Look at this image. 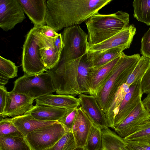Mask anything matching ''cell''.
I'll return each mask as SVG.
<instances>
[{
    "mask_svg": "<svg viewBox=\"0 0 150 150\" xmlns=\"http://www.w3.org/2000/svg\"><path fill=\"white\" fill-rule=\"evenodd\" d=\"M112 0H48L47 25L56 32L86 21Z\"/></svg>",
    "mask_w": 150,
    "mask_h": 150,
    "instance_id": "6da1fadb",
    "label": "cell"
},
{
    "mask_svg": "<svg viewBox=\"0 0 150 150\" xmlns=\"http://www.w3.org/2000/svg\"><path fill=\"white\" fill-rule=\"evenodd\" d=\"M141 56L139 54L127 55L122 52L111 74L94 96L102 110L107 112L119 88L125 83Z\"/></svg>",
    "mask_w": 150,
    "mask_h": 150,
    "instance_id": "7a4b0ae2",
    "label": "cell"
},
{
    "mask_svg": "<svg viewBox=\"0 0 150 150\" xmlns=\"http://www.w3.org/2000/svg\"><path fill=\"white\" fill-rule=\"evenodd\" d=\"M129 15L118 11L110 14L98 13L85 22L88 33V46L100 43L114 35L129 25Z\"/></svg>",
    "mask_w": 150,
    "mask_h": 150,
    "instance_id": "3957f363",
    "label": "cell"
},
{
    "mask_svg": "<svg viewBox=\"0 0 150 150\" xmlns=\"http://www.w3.org/2000/svg\"><path fill=\"white\" fill-rule=\"evenodd\" d=\"M43 26H34L26 35L23 45L22 66L24 74H39L47 70L41 61L39 50L54 45L56 38L48 37L42 32Z\"/></svg>",
    "mask_w": 150,
    "mask_h": 150,
    "instance_id": "277c9868",
    "label": "cell"
},
{
    "mask_svg": "<svg viewBox=\"0 0 150 150\" xmlns=\"http://www.w3.org/2000/svg\"><path fill=\"white\" fill-rule=\"evenodd\" d=\"M82 57L69 61L59 62L53 68L46 71L51 77L56 94H82L77 81L78 67Z\"/></svg>",
    "mask_w": 150,
    "mask_h": 150,
    "instance_id": "5b68a950",
    "label": "cell"
},
{
    "mask_svg": "<svg viewBox=\"0 0 150 150\" xmlns=\"http://www.w3.org/2000/svg\"><path fill=\"white\" fill-rule=\"evenodd\" d=\"M35 99L55 92L50 76L46 72L35 75L24 74L14 82L11 91Z\"/></svg>",
    "mask_w": 150,
    "mask_h": 150,
    "instance_id": "8992f818",
    "label": "cell"
},
{
    "mask_svg": "<svg viewBox=\"0 0 150 150\" xmlns=\"http://www.w3.org/2000/svg\"><path fill=\"white\" fill-rule=\"evenodd\" d=\"M62 35L64 47L59 62L74 60L86 54L88 35L79 25L64 28Z\"/></svg>",
    "mask_w": 150,
    "mask_h": 150,
    "instance_id": "52a82bcc",
    "label": "cell"
},
{
    "mask_svg": "<svg viewBox=\"0 0 150 150\" xmlns=\"http://www.w3.org/2000/svg\"><path fill=\"white\" fill-rule=\"evenodd\" d=\"M66 132L58 122L36 129L25 138L32 150H45L54 145Z\"/></svg>",
    "mask_w": 150,
    "mask_h": 150,
    "instance_id": "ba28073f",
    "label": "cell"
},
{
    "mask_svg": "<svg viewBox=\"0 0 150 150\" xmlns=\"http://www.w3.org/2000/svg\"><path fill=\"white\" fill-rule=\"evenodd\" d=\"M25 18L18 0H0V27L4 31L12 30Z\"/></svg>",
    "mask_w": 150,
    "mask_h": 150,
    "instance_id": "9c48e42d",
    "label": "cell"
},
{
    "mask_svg": "<svg viewBox=\"0 0 150 150\" xmlns=\"http://www.w3.org/2000/svg\"><path fill=\"white\" fill-rule=\"evenodd\" d=\"M150 117L141 100L114 130L118 135L124 138L136 131Z\"/></svg>",
    "mask_w": 150,
    "mask_h": 150,
    "instance_id": "30bf717a",
    "label": "cell"
},
{
    "mask_svg": "<svg viewBox=\"0 0 150 150\" xmlns=\"http://www.w3.org/2000/svg\"><path fill=\"white\" fill-rule=\"evenodd\" d=\"M34 100L23 94L8 92L5 106L0 116L13 117L24 115L33 107Z\"/></svg>",
    "mask_w": 150,
    "mask_h": 150,
    "instance_id": "8fae6325",
    "label": "cell"
},
{
    "mask_svg": "<svg viewBox=\"0 0 150 150\" xmlns=\"http://www.w3.org/2000/svg\"><path fill=\"white\" fill-rule=\"evenodd\" d=\"M136 29L133 24L110 38L97 44L88 46L87 54L100 52L106 50L123 45L130 46Z\"/></svg>",
    "mask_w": 150,
    "mask_h": 150,
    "instance_id": "7c38bea8",
    "label": "cell"
},
{
    "mask_svg": "<svg viewBox=\"0 0 150 150\" xmlns=\"http://www.w3.org/2000/svg\"><path fill=\"white\" fill-rule=\"evenodd\" d=\"M129 91L125 95L115 115L114 122L115 129L141 101L143 93L141 81L132 83L129 87Z\"/></svg>",
    "mask_w": 150,
    "mask_h": 150,
    "instance_id": "4fadbf2b",
    "label": "cell"
},
{
    "mask_svg": "<svg viewBox=\"0 0 150 150\" xmlns=\"http://www.w3.org/2000/svg\"><path fill=\"white\" fill-rule=\"evenodd\" d=\"M82 109L94 126L101 129L109 127L105 113L94 96L81 94L79 96Z\"/></svg>",
    "mask_w": 150,
    "mask_h": 150,
    "instance_id": "5bb4252c",
    "label": "cell"
},
{
    "mask_svg": "<svg viewBox=\"0 0 150 150\" xmlns=\"http://www.w3.org/2000/svg\"><path fill=\"white\" fill-rule=\"evenodd\" d=\"M121 55L103 65L90 68L88 74L90 95H95L103 85L111 74Z\"/></svg>",
    "mask_w": 150,
    "mask_h": 150,
    "instance_id": "9a60e30c",
    "label": "cell"
},
{
    "mask_svg": "<svg viewBox=\"0 0 150 150\" xmlns=\"http://www.w3.org/2000/svg\"><path fill=\"white\" fill-rule=\"evenodd\" d=\"M24 12L34 26L45 25L47 10L46 0H18Z\"/></svg>",
    "mask_w": 150,
    "mask_h": 150,
    "instance_id": "2e32d148",
    "label": "cell"
},
{
    "mask_svg": "<svg viewBox=\"0 0 150 150\" xmlns=\"http://www.w3.org/2000/svg\"><path fill=\"white\" fill-rule=\"evenodd\" d=\"M93 125L81 107L78 108L71 131L77 147L85 148L88 136Z\"/></svg>",
    "mask_w": 150,
    "mask_h": 150,
    "instance_id": "e0dca14e",
    "label": "cell"
},
{
    "mask_svg": "<svg viewBox=\"0 0 150 150\" xmlns=\"http://www.w3.org/2000/svg\"><path fill=\"white\" fill-rule=\"evenodd\" d=\"M36 104L52 106L69 110L78 108L81 105L79 98L71 95H54L52 94L35 99Z\"/></svg>",
    "mask_w": 150,
    "mask_h": 150,
    "instance_id": "ac0fdd59",
    "label": "cell"
},
{
    "mask_svg": "<svg viewBox=\"0 0 150 150\" xmlns=\"http://www.w3.org/2000/svg\"><path fill=\"white\" fill-rule=\"evenodd\" d=\"M24 138L30 132L39 128L55 123L58 121H45L37 120L29 114L8 118Z\"/></svg>",
    "mask_w": 150,
    "mask_h": 150,
    "instance_id": "d6986e66",
    "label": "cell"
},
{
    "mask_svg": "<svg viewBox=\"0 0 150 150\" xmlns=\"http://www.w3.org/2000/svg\"><path fill=\"white\" fill-rule=\"evenodd\" d=\"M67 110L51 106L36 104L25 114L35 119L45 121H58L66 114Z\"/></svg>",
    "mask_w": 150,
    "mask_h": 150,
    "instance_id": "ffe728a7",
    "label": "cell"
},
{
    "mask_svg": "<svg viewBox=\"0 0 150 150\" xmlns=\"http://www.w3.org/2000/svg\"><path fill=\"white\" fill-rule=\"evenodd\" d=\"M130 47L128 45H121L100 52L86 54L87 59L91 67H99L120 56L124 50Z\"/></svg>",
    "mask_w": 150,
    "mask_h": 150,
    "instance_id": "44dd1931",
    "label": "cell"
},
{
    "mask_svg": "<svg viewBox=\"0 0 150 150\" xmlns=\"http://www.w3.org/2000/svg\"><path fill=\"white\" fill-rule=\"evenodd\" d=\"M102 143L104 150H130L126 146L123 138L108 128L102 130Z\"/></svg>",
    "mask_w": 150,
    "mask_h": 150,
    "instance_id": "7402d4cb",
    "label": "cell"
},
{
    "mask_svg": "<svg viewBox=\"0 0 150 150\" xmlns=\"http://www.w3.org/2000/svg\"><path fill=\"white\" fill-rule=\"evenodd\" d=\"M0 150H32L22 135L0 136Z\"/></svg>",
    "mask_w": 150,
    "mask_h": 150,
    "instance_id": "603a6c76",
    "label": "cell"
},
{
    "mask_svg": "<svg viewBox=\"0 0 150 150\" xmlns=\"http://www.w3.org/2000/svg\"><path fill=\"white\" fill-rule=\"evenodd\" d=\"M129 91V86L125 83L119 88L115 94L112 102L107 112L105 114L109 127L114 129L115 117L118 112L122 100L126 94Z\"/></svg>",
    "mask_w": 150,
    "mask_h": 150,
    "instance_id": "cb8c5ba5",
    "label": "cell"
},
{
    "mask_svg": "<svg viewBox=\"0 0 150 150\" xmlns=\"http://www.w3.org/2000/svg\"><path fill=\"white\" fill-rule=\"evenodd\" d=\"M91 65L88 61L86 54L82 57L78 69L77 81L81 93L89 94L88 84V74Z\"/></svg>",
    "mask_w": 150,
    "mask_h": 150,
    "instance_id": "d4e9b609",
    "label": "cell"
},
{
    "mask_svg": "<svg viewBox=\"0 0 150 150\" xmlns=\"http://www.w3.org/2000/svg\"><path fill=\"white\" fill-rule=\"evenodd\" d=\"M132 6L134 17L138 21L150 25V0H135Z\"/></svg>",
    "mask_w": 150,
    "mask_h": 150,
    "instance_id": "484cf974",
    "label": "cell"
},
{
    "mask_svg": "<svg viewBox=\"0 0 150 150\" xmlns=\"http://www.w3.org/2000/svg\"><path fill=\"white\" fill-rule=\"evenodd\" d=\"M123 139L139 144L150 142V117L136 131Z\"/></svg>",
    "mask_w": 150,
    "mask_h": 150,
    "instance_id": "4316f807",
    "label": "cell"
},
{
    "mask_svg": "<svg viewBox=\"0 0 150 150\" xmlns=\"http://www.w3.org/2000/svg\"><path fill=\"white\" fill-rule=\"evenodd\" d=\"M41 61L47 70L54 67L59 62L61 54L54 45L39 50Z\"/></svg>",
    "mask_w": 150,
    "mask_h": 150,
    "instance_id": "83f0119b",
    "label": "cell"
},
{
    "mask_svg": "<svg viewBox=\"0 0 150 150\" xmlns=\"http://www.w3.org/2000/svg\"><path fill=\"white\" fill-rule=\"evenodd\" d=\"M150 67V58L142 55L126 83L129 87L132 83L141 81Z\"/></svg>",
    "mask_w": 150,
    "mask_h": 150,
    "instance_id": "f1b7e54d",
    "label": "cell"
},
{
    "mask_svg": "<svg viewBox=\"0 0 150 150\" xmlns=\"http://www.w3.org/2000/svg\"><path fill=\"white\" fill-rule=\"evenodd\" d=\"M102 129L93 125L85 144L86 150H99L102 143Z\"/></svg>",
    "mask_w": 150,
    "mask_h": 150,
    "instance_id": "f546056e",
    "label": "cell"
},
{
    "mask_svg": "<svg viewBox=\"0 0 150 150\" xmlns=\"http://www.w3.org/2000/svg\"><path fill=\"white\" fill-rule=\"evenodd\" d=\"M77 147L71 132H67L54 145L45 150H72Z\"/></svg>",
    "mask_w": 150,
    "mask_h": 150,
    "instance_id": "4dcf8cb0",
    "label": "cell"
},
{
    "mask_svg": "<svg viewBox=\"0 0 150 150\" xmlns=\"http://www.w3.org/2000/svg\"><path fill=\"white\" fill-rule=\"evenodd\" d=\"M18 67L10 60L0 57V74L8 78L11 79L18 76Z\"/></svg>",
    "mask_w": 150,
    "mask_h": 150,
    "instance_id": "1f68e13d",
    "label": "cell"
},
{
    "mask_svg": "<svg viewBox=\"0 0 150 150\" xmlns=\"http://www.w3.org/2000/svg\"><path fill=\"white\" fill-rule=\"evenodd\" d=\"M78 108L67 110V112L65 115L58 121L62 125L66 132H71L76 117Z\"/></svg>",
    "mask_w": 150,
    "mask_h": 150,
    "instance_id": "d6a6232c",
    "label": "cell"
},
{
    "mask_svg": "<svg viewBox=\"0 0 150 150\" xmlns=\"http://www.w3.org/2000/svg\"><path fill=\"white\" fill-rule=\"evenodd\" d=\"M20 135L21 134L8 118H1L0 121V136L7 135Z\"/></svg>",
    "mask_w": 150,
    "mask_h": 150,
    "instance_id": "836d02e7",
    "label": "cell"
},
{
    "mask_svg": "<svg viewBox=\"0 0 150 150\" xmlns=\"http://www.w3.org/2000/svg\"><path fill=\"white\" fill-rule=\"evenodd\" d=\"M141 43V54L150 58V27L143 36Z\"/></svg>",
    "mask_w": 150,
    "mask_h": 150,
    "instance_id": "e575fe53",
    "label": "cell"
},
{
    "mask_svg": "<svg viewBox=\"0 0 150 150\" xmlns=\"http://www.w3.org/2000/svg\"><path fill=\"white\" fill-rule=\"evenodd\" d=\"M141 88L143 94L150 92V67L141 81Z\"/></svg>",
    "mask_w": 150,
    "mask_h": 150,
    "instance_id": "d590c367",
    "label": "cell"
},
{
    "mask_svg": "<svg viewBox=\"0 0 150 150\" xmlns=\"http://www.w3.org/2000/svg\"><path fill=\"white\" fill-rule=\"evenodd\" d=\"M8 91L5 86H0V115L3 113L6 102Z\"/></svg>",
    "mask_w": 150,
    "mask_h": 150,
    "instance_id": "8d00e7d4",
    "label": "cell"
},
{
    "mask_svg": "<svg viewBox=\"0 0 150 150\" xmlns=\"http://www.w3.org/2000/svg\"><path fill=\"white\" fill-rule=\"evenodd\" d=\"M127 147L130 150H150V146L147 144H139L124 140Z\"/></svg>",
    "mask_w": 150,
    "mask_h": 150,
    "instance_id": "74e56055",
    "label": "cell"
},
{
    "mask_svg": "<svg viewBox=\"0 0 150 150\" xmlns=\"http://www.w3.org/2000/svg\"><path fill=\"white\" fill-rule=\"evenodd\" d=\"M42 32L46 36L51 38H56L59 35L52 28L47 25L43 26Z\"/></svg>",
    "mask_w": 150,
    "mask_h": 150,
    "instance_id": "f35d334b",
    "label": "cell"
},
{
    "mask_svg": "<svg viewBox=\"0 0 150 150\" xmlns=\"http://www.w3.org/2000/svg\"><path fill=\"white\" fill-rule=\"evenodd\" d=\"M54 45L58 52L61 54L64 45L62 35L61 33L59 34V35L56 38Z\"/></svg>",
    "mask_w": 150,
    "mask_h": 150,
    "instance_id": "ab89813d",
    "label": "cell"
},
{
    "mask_svg": "<svg viewBox=\"0 0 150 150\" xmlns=\"http://www.w3.org/2000/svg\"><path fill=\"white\" fill-rule=\"evenodd\" d=\"M142 103L145 109L150 115V92L146 97L142 101Z\"/></svg>",
    "mask_w": 150,
    "mask_h": 150,
    "instance_id": "60d3db41",
    "label": "cell"
},
{
    "mask_svg": "<svg viewBox=\"0 0 150 150\" xmlns=\"http://www.w3.org/2000/svg\"><path fill=\"white\" fill-rule=\"evenodd\" d=\"M9 79L0 74V86H4L8 82Z\"/></svg>",
    "mask_w": 150,
    "mask_h": 150,
    "instance_id": "b9f144b4",
    "label": "cell"
},
{
    "mask_svg": "<svg viewBox=\"0 0 150 150\" xmlns=\"http://www.w3.org/2000/svg\"><path fill=\"white\" fill-rule=\"evenodd\" d=\"M72 150H86L85 148L81 147H77Z\"/></svg>",
    "mask_w": 150,
    "mask_h": 150,
    "instance_id": "7bdbcfd3",
    "label": "cell"
},
{
    "mask_svg": "<svg viewBox=\"0 0 150 150\" xmlns=\"http://www.w3.org/2000/svg\"><path fill=\"white\" fill-rule=\"evenodd\" d=\"M147 144V145H149L150 146V142H149V143H147V144Z\"/></svg>",
    "mask_w": 150,
    "mask_h": 150,
    "instance_id": "ee69618b",
    "label": "cell"
},
{
    "mask_svg": "<svg viewBox=\"0 0 150 150\" xmlns=\"http://www.w3.org/2000/svg\"><path fill=\"white\" fill-rule=\"evenodd\" d=\"M99 150H103V149H100Z\"/></svg>",
    "mask_w": 150,
    "mask_h": 150,
    "instance_id": "f6af8a7d",
    "label": "cell"
}]
</instances>
